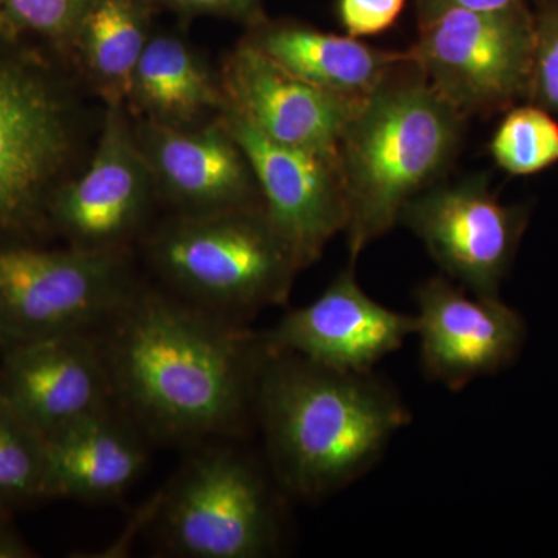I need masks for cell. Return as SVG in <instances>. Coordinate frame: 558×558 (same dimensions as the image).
I'll return each instance as SVG.
<instances>
[{
    "instance_id": "obj_1",
    "label": "cell",
    "mask_w": 558,
    "mask_h": 558,
    "mask_svg": "<svg viewBox=\"0 0 558 558\" xmlns=\"http://www.w3.org/2000/svg\"><path fill=\"white\" fill-rule=\"evenodd\" d=\"M95 333L113 405L146 439L238 436L255 416L267 347L244 323L140 288Z\"/></svg>"
},
{
    "instance_id": "obj_2",
    "label": "cell",
    "mask_w": 558,
    "mask_h": 558,
    "mask_svg": "<svg viewBox=\"0 0 558 558\" xmlns=\"http://www.w3.org/2000/svg\"><path fill=\"white\" fill-rule=\"evenodd\" d=\"M271 469L288 494L319 499L362 478L411 422L373 371H343L267 349L256 389Z\"/></svg>"
},
{
    "instance_id": "obj_3",
    "label": "cell",
    "mask_w": 558,
    "mask_h": 558,
    "mask_svg": "<svg viewBox=\"0 0 558 558\" xmlns=\"http://www.w3.org/2000/svg\"><path fill=\"white\" fill-rule=\"evenodd\" d=\"M468 117L429 86L409 53L360 105L339 146L351 264L450 171Z\"/></svg>"
},
{
    "instance_id": "obj_4",
    "label": "cell",
    "mask_w": 558,
    "mask_h": 558,
    "mask_svg": "<svg viewBox=\"0 0 558 558\" xmlns=\"http://www.w3.org/2000/svg\"><path fill=\"white\" fill-rule=\"evenodd\" d=\"M0 33V230L49 227L51 197L78 172L89 116L70 80Z\"/></svg>"
},
{
    "instance_id": "obj_5",
    "label": "cell",
    "mask_w": 558,
    "mask_h": 558,
    "mask_svg": "<svg viewBox=\"0 0 558 558\" xmlns=\"http://www.w3.org/2000/svg\"><path fill=\"white\" fill-rule=\"evenodd\" d=\"M145 252L172 295L244 325L286 303L303 270L263 205L172 215L146 240Z\"/></svg>"
},
{
    "instance_id": "obj_6",
    "label": "cell",
    "mask_w": 558,
    "mask_h": 558,
    "mask_svg": "<svg viewBox=\"0 0 558 558\" xmlns=\"http://www.w3.org/2000/svg\"><path fill=\"white\" fill-rule=\"evenodd\" d=\"M142 288L130 250L0 247V348L95 332Z\"/></svg>"
},
{
    "instance_id": "obj_7",
    "label": "cell",
    "mask_w": 558,
    "mask_h": 558,
    "mask_svg": "<svg viewBox=\"0 0 558 558\" xmlns=\"http://www.w3.org/2000/svg\"><path fill=\"white\" fill-rule=\"evenodd\" d=\"M407 50L440 97L462 116L488 117L529 101L534 72L531 3L498 10H450L417 25Z\"/></svg>"
},
{
    "instance_id": "obj_8",
    "label": "cell",
    "mask_w": 558,
    "mask_h": 558,
    "mask_svg": "<svg viewBox=\"0 0 558 558\" xmlns=\"http://www.w3.org/2000/svg\"><path fill=\"white\" fill-rule=\"evenodd\" d=\"M159 515L161 539L179 557L260 558L278 545L267 481L231 447L196 451L161 497Z\"/></svg>"
},
{
    "instance_id": "obj_9",
    "label": "cell",
    "mask_w": 558,
    "mask_h": 558,
    "mask_svg": "<svg viewBox=\"0 0 558 558\" xmlns=\"http://www.w3.org/2000/svg\"><path fill=\"white\" fill-rule=\"evenodd\" d=\"M157 197L126 102L105 106L86 167L51 197L49 227L83 250H130Z\"/></svg>"
},
{
    "instance_id": "obj_10",
    "label": "cell",
    "mask_w": 558,
    "mask_h": 558,
    "mask_svg": "<svg viewBox=\"0 0 558 558\" xmlns=\"http://www.w3.org/2000/svg\"><path fill=\"white\" fill-rule=\"evenodd\" d=\"M529 211L505 205L487 174L436 183L405 205L399 222L424 242L444 274L483 299H499Z\"/></svg>"
},
{
    "instance_id": "obj_11",
    "label": "cell",
    "mask_w": 558,
    "mask_h": 558,
    "mask_svg": "<svg viewBox=\"0 0 558 558\" xmlns=\"http://www.w3.org/2000/svg\"><path fill=\"white\" fill-rule=\"evenodd\" d=\"M220 117L252 165L267 218L306 269L347 229V186L339 154L264 137L227 102Z\"/></svg>"
},
{
    "instance_id": "obj_12",
    "label": "cell",
    "mask_w": 558,
    "mask_h": 558,
    "mask_svg": "<svg viewBox=\"0 0 558 558\" xmlns=\"http://www.w3.org/2000/svg\"><path fill=\"white\" fill-rule=\"evenodd\" d=\"M0 399L43 438L116 407L97 333H60L0 348Z\"/></svg>"
},
{
    "instance_id": "obj_13",
    "label": "cell",
    "mask_w": 558,
    "mask_h": 558,
    "mask_svg": "<svg viewBox=\"0 0 558 558\" xmlns=\"http://www.w3.org/2000/svg\"><path fill=\"white\" fill-rule=\"evenodd\" d=\"M416 333L425 376L451 391L508 368L526 340V323L499 299L468 293L447 277L418 286Z\"/></svg>"
},
{
    "instance_id": "obj_14",
    "label": "cell",
    "mask_w": 558,
    "mask_h": 558,
    "mask_svg": "<svg viewBox=\"0 0 558 558\" xmlns=\"http://www.w3.org/2000/svg\"><path fill=\"white\" fill-rule=\"evenodd\" d=\"M132 117V116H131ZM157 197L172 215H204L263 205L252 165L222 117L194 128L134 119Z\"/></svg>"
},
{
    "instance_id": "obj_15",
    "label": "cell",
    "mask_w": 558,
    "mask_h": 558,
    "mask_svg": "<svg viewBox=\"0 0 558 558\" xmlns=\"http://www.w3.org/2000/svg\"><path fill=\"white\" fill-rule=\"evenodd\" d=\"M354 269L349 264L317 300L288 312L274 329L260 333L267 349L329 368L368 373L402 348L416 333V315L388 310L371 299Z\"/></svg>"
},
{
    "instance_id": "obj_16",
    "label": "cell",
    "mask_w": 558,
    "mask_h": 558,
    "mask_svg": "<svg viewBox=\"0 0 558 558\" xmlns=\"http://www.w3.org/2000/svg\"><path fill=\"white\" fill-rule=\"evenodd\" d=\"M227 106L264 137L295 148L339 154L340 140L363 101L349 100L279 68L244 39L219 70Z\"/></svg>"
},
{
    "instance_id": "obj_17",
    "label": "cell",
    "mask_w": 558,
    "mask_h": 558,
    "mask_svg": "<svg viewBox=\"0 0 558 558\" xmlns=\"http://www.w3.org/2000/svg\"><path fill=\"white\" fill-rule=\"evenodd\" d=\"M145 439L116 407L51 433L44 438L47 499L120 498L148 464Z\"/></svg>"
},
{
    "instance_id": "obj_18",
    "label": "cell",
    "mask_w": 558,
    "mask_h": 558,
    "mask_svg": "<svg viewBox=\"0 0 558 558\" xmlns=\"http://www.w3.org/2000/svg\"><path fill=\"white\" fill-rule=\"evenodd\" d=\"M242 39L292 75L354 101L366 100L407 58V51L269 16L245 28Z\"/></svg>"
},
{
    "instance_id": "obj_19",
    "label": "cell",
    "mask_w": 558,
    "mask_h": 558,
    "mask_svg": "<svg viewBox=\"0 0 558 558\" xmlns=\"http://www.w3.org/2000/svg\"><path fill=\"white\" fill-rule=\"evenodd\" d=\"M226 106L216 73L179 33L153 32L132 75L126 108L134 119L172 128L215 120Z\"/></svg>"
},
{
    "instance_id": "obj_20",
    "label": "cell",
    "mask_w": 558,
    "mask_h": 558,
    "mask_svg": "<svg viewBox=\"0 0 558 558\" xmlns=\"http://www.w3.org/2000/svg\"><path fill=\"white\" fill-rule=\"evenodd\" d=\"M160 13L153 0H89L68 53L83 86L102 105L126 102L140 57Z\"/></svg>"
},
{
    "instance_id": "obj_21",
    "label": "cell",
    "mask_w": 558,
    "mask_h": 558,
    "mask_svg": "<svg viewBox=\"0 0 558 558\" xmlns=\"http://www.w3.org/2000/svg\"><path fill=\"white\" fill-rule=\"evenodd\" d=\"M488 143L492 159L510 175H532L558 161V123L534 102L513 106Z\"/></svg>"
},
{
    "instance_id": "obj_22",
    "label": "cell",
    "mask_w": 558,
    "mask_h": 558,
    "mask_svg": "<svg viewBox=\"0 0 558 558\" xmlns=\"http://www.w3.org/2000/svg\"><path fill=\"white\" fill-rule=\"evenodd\" d=\"M46 497V440L0 399V505L11 510Z\"/></svg>"
},
{
    "instance_id": "obj_23",
    "label": "cell",
    "mask_w": 558,
    "mask_h": 558,
    "mask_svg": "<svg viewBox=\"0 0 558 558\" xmlns=\"http://www.w3.org/2000/svg\"><path fill=\"white\" fill-rule=\"evenodd\" d=\"M89 0H0V33L35 38L68 60L70 44Z\"/></svg>"
},
{
    "instance_id": "obj_24",
    "label": "cell",
    "mask_w": 558,
    "mask_h": 558,
    "mask_svg": "<svg viewBox=\"0 0 558 558\" xmlns=\"http://www.w3.org/2000/svg\"><path fill=\"white\" fill-rule=\"evenodd\" d=\"M534 3V72L527 102L558 113V0Z\"/></svg>"
},
{
    "instance_id": "obj_25",
    "label": "cell",
    "mask_w": 558,
    "mask_h": 558,
    "mask_svg": "<svg viewBox=\"0 0 558 558\" xmlns=\"http://www.w3.org/2000/svg\"><path fill=\"white\" fill-rule=\"evenodd\" d=\"M407 0H337V20L352 38L384 35L398 24Z\"/></svg>"
},
{
    "instance_id": "obj_26",
    "label": "cell",
    "mask_w": 558,
    "mask_h": 558,
    "mask_svg": "<svg viewBox=\"0 0 558 558\" xmlns=\"http://www.w3.org/2000/svg\"><path fill=\"white\" fill-rule=\"evenodd\" d=\"M159 11H171L180 20L219 17L238 22L245 28L266 20L264 0H153Z\"/></svg>"
},
{
    "instance_id": "obj_27",
    "label": "cell",
    "mask_w": 558,
    "mask_h": 558,
    "mask_svg": "<svg viewBox=\"0 0 558 558\" xmlns=\"http://www.w3.org/2000/svg\"><path fill=\"white\" fill-rule=\"evenodd\" d=\"M521 2L531 3L535 0H416L417 25L450 10H498Z\"/></svg>"
},
{
    "instance_id": "obj_28",
    "label": "cell",
    "mask_w": 558,
    "mask_h": 558,
    "mask_svg": "<svg viewBox=\"0 0 558 558\" xmlns=\"http://www.w3.org/2000/svg\"><path fill=\"white\" fill-rule=\"evenodd\" d=\"M35 550L25 543L20 532L11 526V521L0 523V558H32Z\"/></svg>"
},
{
    "instance_id": "obj_29",
    "label": "cell",
    "mask_w": 558,
    "mask_h": 558,
    "mask_svg": "<svg viewBox=\"0 0 558 558\" xmlns=\"http://www.w3.org/2000/svg\"><path fill=\"white\" fill-rule=\"evenodd\" d=\"M10 512L11 510L7 509L5 506L0 505V523L10 520Z\"/></svg>"
}]
</instances>
